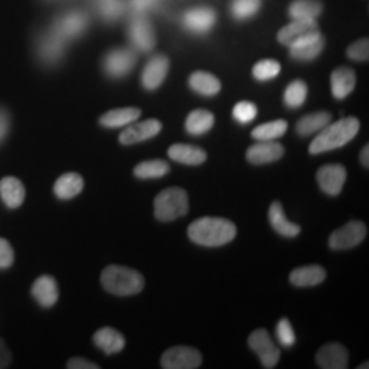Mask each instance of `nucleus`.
I'll list each match as a JSON object with an SVG mask.
<instances>
[{
    "label": "nucleus",
    "instance_id": "nucleus-1",
    "mask_svg": "<svg viewBox=\"0 0 369 369\" xmlns=\"http://www.w3.org/2000/svg\"><path fill=\"white\" fill-rule=\"evenodd\" d=\"M188 236L201 246H222L231 242L237 236V227L233 222L223 217H201L188 227Z\"/></svg>",
    "mask_w": 369,
    "mask_h": 369
},
{
    "label": "nucleus",
    "instance_id": "nucleus-2",
    "mask_svg": "<svg viewBox=\"0 0 369 369\" xmlns=\"http://www.w3.org/2000/svg\"><path fill=\"white\" fill-rule=\"evenodd\" d=\"M358 131L360 121L353 116L339 119L334 123L329 122L310 143L309 153L319 155L342 148L357 135Z\"/></svg>",
    "mask_w": 369,
    "mask_h": 369
},
{
    "label": "nucleus",
    "instance_id": "nucleus-3",
    "mask_svg": "<svg viewBox=\"0 0 369 369\" xmlns=\"http://www.w3.org/2000/svg\"><path fill=\"white\" fill-rule=\"evenodd\" d=\"M103 287L114 296H134L144 289V277L128 267L122 265H109L102 272Z\"/></svg>",
    "mask_w": 369,
    "mask_h": 369
},
{
    "label": "nucleus",
    "instance_id": "nucleus-4",
    "mask_svg": "<svg viewBox=\"0 0 369 369\" xmlns=\"http://www.w3.org/2000/svg\"><path fill=\"white\" fill-rule=\"evenodd\" d=\"M153 215L160 222H173L185 217L189 211V197L182 188H169L160 192L153 201Z\"/></svg>",
    "mask_w": 369,
    "mask_h": 369
},
{
    "label": "nucleus",
    "instance_id": "nucleus-5",
    "mask_svg": "<svg viewBox=\"0 0 369 369\" xmlns=\"http://www.w3.org/2000/svg\"><path fill=\"white\" fill-rule=\"evenodd\" d=\"M320 29L315 20H294L278 33L279 43L294 48L320 37Z\"/></svg>",
    "mask_w": 369,
    "mask_h": 369
},
{
    "label": "nucleus",
    "instance_id": "nucleus-6",
    "mask_svg": "<svg viewBox=\"0 0 369 369\" xmlns=\"http://www.w3.org/2000/svg\"><path fill=\"white\" fill-rule=\"evenodd\" d=\"M87 25L89 18L87 13L71 10L58 16L51 23L49 29L67 43L83 36L87 32Z\"/></svg>",
    "mask_w": 369,
    "mask_h": 369
},
{
    "label": "nucleus",
    "instance_id": "nucleus-7",
    "mask_svg": "<svg viewBox=\"0 0 369 369\" xmlns=\"http://www.w3.org/2000/svg\"><path fill=\"white\" fill-rule=\"evenodd\" d=\"M65 40H62L58 35H55L51 29L45 30L39 35L35 42V52L37 54L39 61L45 66L58 65L66 52Z\"/></svg>",
    "mask_w": 369,
    "mask_h": 369
},
{
    "label": "nucleus",
    "instance_id": "nucleus-8",
    "mask_svg": "<svg viewBox=\"0 0 369 369\" xmlns=\"http://www.w3.org/2000/svg\"><path fill=\"white\" fill-rule=\"evenodd\" d=\"M250 349L258 354L264 368H275L281 358V350L277 348L267 329L259 328L253 331L248 339Z\"/></svg>",
    "mask_w": 369,
    "mask_h": 369
},
{
    "label": "nucleus",
    "instance_id": "nucleus-9",
    "mask_svg": "<svg viewBox=\"0 0 369 369\" xmlns=\"http://www.w3.org/2000/svg\"><path fill=\"white\" fill-rule=\"evenodd\" d=\"M365 237L367 226L360 220H351L329 236L328 245L332 250H346L360 245Z\"/></svg>",
    "mask_w": 369,
    "mask_h": 369
},
{
    "label": "nucleus",
    "instance_id": "nucleus-10",
    "mask_svg": "<svg viewBox=\"0 0 369 369\" xmlns=\"http://www.w3.org/2000/svg\"><path fill=\"white\" fill-rule=\"evenodd\" d=\"M137 62V55L129 48H114L103 59V70L109 78L119 80L128 75Z\"/></svg>",
    "mask_w": 369,
    "mask_h": 369
},
{
    "label": "nucleus",
    "instance_id": "nucleus-11",
    "mask_svg": "<svg viewBox=\"0 0 369 369\" xmlns=\"http://www.w3.org/2000/svg\"><path fill=\"white\" fill-rule=\"evenodd\" d=\"M201 354L197 349L176 346L169 349L162 356L164 369H195L201 365Z\"/></svg>",
    "mask_w": 369,
    "mask_h": 369
},
{
    "label": "nucleus",
    "instance_id": "nucleus-12",
    "mask_svg": "<svg viewBox=\"0 0 369 369\" xmlns=\"http://www.w3.org/2000/svg\"><path fill=\"white\" fill-rule=\"evenodd\" d=\"M129 39L133 47L141 52H150L156 43L152 25L143 14H137L129 25Z\"/></svg>",
    "mask_w": 369,
    "mask_h": 369
},
{
    "label": "nucleus",
    "instance_id": "nucleus-13",
    "mask_svg": "<svg viewBox=\"0 0 369 369\" xmlns=\"http://www.w3.org/2000/svg\"><path fill=\"white\" fill-rule=\"evenodd\" d=\"M162 128H163V125L157 119H147V121L137 122V123L133 122L121 133L119 143L122 145H133V144L143 143L145 140H150L155 135H157L162 131Z\"/></svg>",
    "mask_w": 369,
    "mask_h": 369
},
{
    "label": "nucleus",
    "instance_id": "nucleus-14",
    "mask_svg": "<svg viewBox=\"0 0 369 369\" xmlns=\"http://www.w3.org/2000/svg\"><path fill=\"white\" fill-rule=\"evenodd\" d=\"M346 169L342 164H326L316 174L320 189L328 195H338L346 181Z\"/></svg>",
    "mask_w": 369,
    "mask_h": 369
},
{
    "label": "nucleus",
    "instance_id": "nucleus-15",
    "mask_svg": "<svg viewBox=\"0 0 369 369\" xmlns=\"http://www.w3.org/2000/svg\"><path fill=\"white\" fill-rule=\"evenodd\" d=\"M169 59L159 54L150 59L141 74V84L147 90H155L163 84L169 73Z\"/></svg>",
    "mask_w": 369,
    "mask_h": 369
},
{
    "label": "nucleus",
    "instance_id": "nucleus-16",
    "mask_svg": "<svg viewBox=\"0 0 369 369\" xmlns=\"http://www.w3.org/2000/svg\"><path fill=\"white\" fill-rule=\"evenodd\" d=\"M316 363L323 369H346L349 364L348 349L337 342L327 344L319 349Z\"/></svg>",
    "mask_w": 369,
    "mask_h": 369
},
{
    "label": "nucleus",
    "instance_id": "nucleus-17",
    "mask_svg": "<svg viewBox=\"0 0 369 369\" xmlns=\"http://www.w3.org/2000/svg\"><path fill=\"white\" fill-rule=\"evenodd\" d=\"M183 26L195 33V35H204L208 30H211V28L215 25L217 22V14L212 8L208 7H197V8H192L188 10L183 14Z\"/></svg>",
    "mask_w": 369,
    "mask_h": 369
},
{
    "label": "nucleus",
    "instance_id": "nucleus-18",
    "mask_svg": "<svg viewBox=\"0 0 369 369\" xmlns=\"http://www.w3.org/2000/svg\"><path fill=\"white\" fill-rule=\"evenodd\" d=\"M283 155H284V148L282 144L277 141H259L258 144L252 145L248 150L246 159L252 164L261 166L279 160Z\"/></svg>",
    "mask_w": 369,
    "mask_h": 369
},
{
    "label": "nucleus",
    "instance_id": "nucleus-19",
    "mask_svg": "<svg viewBox=\"0 0 369 369\" xmlns=\"http://www.w3.org/2000/svg\"><path fill=\"white\" fill-rule=\"evenodd\" d=\"M32 294L36 298V301L43 308H52L54 305L56 304L58 297H59L58 283L52 277L43 275L33 283Z\"/></svg>",
    "mask_w": 369,
    "mask_h": 369
},
{
    "label": "nucleus",
    "instance_id": "nucleus-20",
    "mask_svg": "<svg viewBox=\"0 0 369 369\" xmlns=\"http://www.w3.org/2000/svg\"><path fill=\"white\" fill-rule=\"evenodd\" d=\"M268 217H270V223H271L272 229L283 237L293 238V237H297L301 231V227L298 224L290 222L287 217H284L282 204L279 201H274L271 204L270 211H268Z\"/></svg>",
    "mask_w": 369,
    "mask_h": 369
},
{
    "label": "nucleus",
    "instance_id": "nucleus-21",
    "mask_svg": "<svg viewBox=\"0 0 369 369\" xmlns=\"http://www.w3.org/2000/svg\"><path fill=\"white\" fill-rule=\"evenodd\" d=\"M0 197L10 210L20 208L25 200V188L16 176H6L0 181Z\"/></svg>",
    "mask_w": 369,
    "mask_h": 369
},
{
    "label": "nucleus",
    "instance_id": "nucleus-22",
    "mask_svg": "<svg viewBox=\"0 0 369 369\" xmlns=\"http://www.w3.org/2000/svg\"><path fill=\"white\" fill-rule=\"evenodd\" d=\"M356 87V73L349 67H338L331 74V92L338 100L348 97Z\"/></svg>",
    "mask_w": 369,
    "mask_h": 369
},
{
    "label": "nucleus",
    "instance_id": "nucleus-23",
    "mask_svg": "<svg viewBox=\"0 0 369 369\" xmlns=\"http://www.w3.org/2000/svg\"><path fill=\"white\" fill-rule=\"evenodd\" d=\"M167 155L171 160L186 166H200L207 160V152L204 150L188 144L171 145Z\"/></svg>",
    "mask_w": 369,
    "mask_h": 369
},
{
    "label": "nucleus",
    "instance_id": "nucleus-24",
    "mask_svg": "<svg viewBox=\"0 0 369 369\" xmlns=\"http://www.w3.org/2000/svg\"><path fill=\"white\" fill-rule=\"evenodd\" d=\"M93 342L106 354L119 353L126 345L123 335L119 331L109 328V327L100 328L99 331H96V334L93 335Z\"/></svg>",
    "mask_w": 369,
    "mask_h": 369
},
{
    "label": "nucleus",
    "instance_id": "nucleus-25",
    "mask_svg": "<svg viewBox=\"0 0 369 369\" xmlns=\"http://www.w3.org/2000/svg\"><path fill=\"white\" fill-rule=\"evenodd\" d=\"M326 270L320 265H305L296 268L290 274V282L297 287L317 286L326 279Z\"/></svg>",
    "mask_w": 369,
    "mask_h": 369
},
{
    "label": "nucleus",
    "instance_id": "nucleus-26",
    "mask_svg": "<svg viewBox=\"0 0 369 369\" xmlns=\"http://www.w3.org/2000/svg\"><path fill=\"white\" fill-rule=\"evenodd\" d=\"M140 115L141 109L134 107L111 109L100 118V125L107 129H118L135 122L140 118Z\"/></svg>",
    "mask_w": 369,
    "mask_h": 369
},
{
    "label": "nucleus",
    "instance_id": "nucleus-27",
    "mask_svg": "<svg viewBox=\"0 0 369 369\" xmlns=\"http://www.w3.org/2000/svg\"><path fill=\"white\" fill-rule=\"evenodd\" d=\"M84 189V179L75 173L62 175L54 186V193L59 200H71L80 195Z\"/></svg>",
    "mask_w": 369,
    "mask_h": 369
},
{
    "label": "nucleus",
    "instance_id": "nucleus-28",
    "mask_svg": "<svg viewBox=\"0 0 369 369\" xmlns=\"http://www.w3.org/2000/svg\"><path fill=\"white\" fill-rule=\"evenodd\" d=\"M329 122H331L329 112H327V111L313 112V114L305 115L297 122L296 131L301 137H308L310 134H315V133L323 131Z\"/></svg>",
    "mask_w": 369,
    "mask_h": 369
},
{
    "label": "nucleus",
    "instance_id": "nucleus-29",
    "mask_svg": "<svg viewBox=\"0 0 369 369\" xmlns=\"http://www.w3.org/2000/svg\"><path fill=\"white\" fill-rule=\"evenodd\" d=\"M215 123L214 114L207 109H198L192 111L185 122V129L192 135H201L211 131Z\"/></svg>",
    "mask_w": 369,
    "mask_h": 369
},
{
    "label": "nucleus",
    "instance_id": "nucleus-30",
    "mask_svg": "<svg viewBox=\"0 0 369 369\" xmlns=\"http://www.w3.org/2000/svg\"><path fill=\"white\" fill-rule=\"evenodd\" d=\"M323 11L319 0H294L289 6V16L293 20H316Z\"/></svg>",
    "mask_w": 369,
    "mask_h": 369
},
{
    "label": "nucleus",
    "instance_id": "nucleus-31",
    "mask_svg": "<svg viewBox=\"0 0 369 369\" xmlns=\"http://www.w3.org/2000/svg\"><path fill=\"white\" fill-rule=\"evenodd\" d=\"M189 85L195 93L202 96H215L220 90V81L215 75L205 71H195L189 78Z\"/></svg>",
    "mask_w": 369,
    "mask_h": 369
},
{
    "label": "nucleus",
    "instance_id": "nucleus-32",
    "mask_svg": "<svg viewBox=\"0 0 369 369\" xmlns=\"http://www.w3.org/2000/svg\"><path fill=\"white\" fill-rule=\"evenodd\" d=\"M134 175L140 179H155L162 178L170 173V166L167 162L156 159V160H147L134 167Z\"/></svg>",
    "mask_w": 369,
    "mask_h": 369
},
{
    "label": "nucleus",
    "instance_id": "nucleus-33",
    "mask_svg": "<svg viewBox=\"0 0 369 369\" xmlns=\"http://www.w3.org/2000/svg\"><path fill=\"white\" fill-rule=\"evenodd\" d=\"M286 131H287V122L283 119H278L255 128L252 131V137L258 141H275L277 138H281Z\"/></svg>",
    "mask_w": 369,
    "mask_h": 369
},
{
    "label": "nucleus",
    "instance_id": "nucleus-34",
    "mask_svg": "<svg viewBox=\"0 0 369 369\" xmlns=\"http://www.w3.org/2000/svg\"><path fill=\"white\" fill-rule=\"evenodd\" d=\"M306 96H308L306 84L301 80H296L287 85L283 99H284V104L289 109H298L304 104Z\"/></svg>",
    "mask_w": 369,
    "mask_h": 369
},
{
    "label": "nucleus",
    "instance_id": "nucleus-35",
    "mask_svg": "<svg viewBox=\"0 0 369 369\" xmlns=\"http://www.w3.org/2000/svg\"><path fill=\"white\" fill-rule=\"evenodd\" d=\"M323 48H325V39L320 36V37H317L316 40H313L310 43L290 48V55L296 61L308 62V61H312V59L317 58L320 55V52L323 51Z\"/></svg>",
    "mask_w": 369,
    "mask_h": 369
},
{
    "label": "nucleus",
    "instance_id": "nucleus-36",
    "mask_svg": "<svg viewBox=\"0 0 369 369\" xmlns=\"http://www.w3.org/2000/svg\"><path fill=\"white\" fill-rule=\"evenodd\" d=\"M260 6V0H233L231 14L236 20H246L258 14Z\"/></svg>",
    "mask_w": 369,
    "mask_h": 369
},
{
    "label": "nucleus",
    "instance_id": "nucleus-37",
    "mask_svg": "<svg viewBox=\"0 0 369 369\" xmlns=\"http://www.w3.org/2000/svg\"><path fill=\"white\" fill-rule=\"evenodd\" d=\"M95 6L106 21H114L123 13L122 0H95Z\"/></svg>",
    "mask_w": 369,
    "mask_h": 369
},
{
    "label": "nucleus",
    "instance_id": "nucleus-38",
    "mask_svg": "<svg viewBox=\"0 0 369 369\" xmlns=\"http://www.w3.org/2000/svg\"><path fill=\"white\" fill-rule=\"evenodd\" d=\"M281 73V65L272 59H264L253 67V77L259 81H270Z\"/></svg>",
    "mask_w": 369,
    "mask_h": 369
},
{
    "label": "nucleus",
    "instance_id": "nucleus-39",
    "mask_svg": "<svg viewBox=\"0 0 369 369\" xmlns=\"http://www.w3.org/2000/svg\"><path fill=\"white\" fill-rule=\"evenodd\" d=\"M233 116L241 125H248L258 116V107L252 102H239L233 109Z\"/></svg>",
    "mask_w": 369,
    "mask_h": 369
},
{
    "label": "nucleus",
    "instance_id": "nucleus-40",
    "mask_svg": "<svg viewBox=\"0 0 369 369\" xmlns=\"http://www.w3.org/2000/svg\"><path fill=\"white\" fill-rule=\"evenodd\" d=\"M278 342L284 348H291L296 344L294 329L287 319H281L275 328Z\"/></svg>",
    "mask_w": 369,
    "mask_h": 369
},
{
    "label": "nucleus",
    "instance_id": "nucleus-41",
    "mask_svg": "<svg viewBox=\"0 0 369 369\" xmlns=\"http://www.w3.org/2000/svg\"><path fill=\"white\" fill-rule=\"evenodd\" d=\"M369 44L368 39H361L348 48V56L353 61L364 62L368 61Z\"/></svg>",
    "mask_w": 369,
    "mask_h": 369
},
{
    "label": "nucleus",
    "instance_id": "nucleus-42",
    "mask_svg": "<svg viewBox=\"0 0 369 369\" xmlns=\"http://www.w3.org/2000/svg\"><path fill=\"white\" fill-rule=\"evenodd\" d=\"M14 261V252L11 245L6 239L0 238V270L11 267Z\"/></svg>",
    "mask_w": 369,
    "mask_h": 369
},
{
    "label": "nucleus",
    "instance_id": "nucleus-43",
    "mask_svg": "<svg viewBox=\"0 0 369 369\" xmlns=\"http://www.w3.org/2000/svg\"><path fill=\"white\" fill-rule=\"evenodd\" d=\"M67 368L70 369H97L99 365L87 361L85 358H71L68 363H67Z\"/></svg>",
    "mask_w": 369,
    "mask_h": 369
},
{
    "label": "nucleus",
    "instance_id": "nucleus-44",
    "mask_svg": "<svg viewBox=\"0 0 369 369\" xmlns=\"http://www.w3.org/2000/svg\"><path fill=\"white\" fill-rule=\"evenodd\" d=\"M156 1L157 0H131V6L138 14H143L144 11L152 8L153 6L156 4Z\"/></svg>",
    "mask_w": 369,
    "mask_h": 369
},
{
    "label": "nucleus",
    "instance_id": "nucleus-45",
    "mask_svg": "<svg viewBox=\"0 0 369 369\" xmlns=\"http://www.w3.org/2000/svg\"><path fill=\"white\" fill-rule=\"evenodd\" d=\"M10 129V118L8 114L3 109H0V143L4 140Z\"/></svg>",
    "mask_w": 369,
    "mask_h": 369
},
{
    "label": "nucleus",
    "instance_id": "nucleus-46",
    "mask_svg": "<svg viewBox=\"0 0 369 369\" xmlns=\"http://www.w3.org/2000/svg\"><path fill=\"white\" fill-rule=\"evenodd\" d=\"M11 363V354L6 344L0 339V368H7Z\"/></svg>",
    "mask_w": 369,
    "mask_h": 369
},
{
    "label": "nucleus",
    "instance_id": "nucleus-47",
    "mask_svg": "<svg viewBox=\"0 0 369 369\" xmlns=\"http://www.w3.org/2000/svg\"><path fill=\"white\" fill-rule=\"evenodd\" d=\"M360 160H361V164L365 167V169H368L369 166V147L368 145H365L364 147V150L361 151V156H360Z\"/></svg>",
    "mask_w": 369,
    "mask_h": 369
},
{
    "label": "nucleus",
    "instance_id": "nucleus-48",
    "mask_svg": "<svg viewBox=\"0 0 369 369\" xmlns=\"http://www.w3.org/2000/svg\"><path fill=\"white\" fill-rule=\"evenodd\" d=\"M358 368H360V369L368 368V363H365V364H364V365H360V367H358Z\"/></svg>",
    "mask_w": 369,
    "mask_h": 369
}]
</instances>
